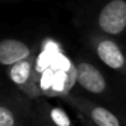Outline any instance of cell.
Returning <instances> with one entry per match:
<instances>
[{
  "mask_svg": "<svg viewBox=\"0 0 126 126\" xmlns=\"http://www.w3.org/2000/svg\"><path fill=\"white\" fill-rule=\"evenodd\" d=\"M76 82L92 95H105L109 92V84L101 71L93 63L78 59L74 64Z\"/></svg>",
  "mask_w": 126,
  "mask_h": 126,
  "instance_id": "3",
  "label": "cell"
},
{
  "mask_svg": "<svg viewBox=\"0 0 126 126\" xmlns=\"http://www.w3.org/2000/svg\"><path fill=\"white\" fill-rule=\"evenodd\" d=\"M96 58L109 69L126 76V49L106 36H98L92 43Z\"/></svg>",
  "mask_w": 126,
  "mask_h": 126,
  "instance_id": "2",
  "label": "cell"
},
{
  "mask_svg": "<svg viewBox=\"0 0 126 126\" xmlns=\"http://www.w3.org/2000/svg\"><path fill=\"white\" fill-rule=\"evenodd\" d=\"M41 116L43 126H74L72 119L64 109L61 106H52L47 103H43L41 108Z\"/></svg>",
  "mask_w": 126,
  "mask_h": 126,
  "instance_id": "7",
  "label": "cell"
},
{
  "mask_svg": "<svg viewBox=\"0 0 126 126\" xmlns=\"http://www.w3.org/2000/svg\"><path fill=\"white\" fill-rule=\"evenodd\" d=\"M31 48L25 42L16 38H4L0 41V64L11 67L16 63L31 58Z\"/></svg>",
  "mask_w": 126,
  "mask_h": 126,
  "instance_id": "5",
  "label": "cell"
},
{
  "mask_svg": "<svg viewBox=\"0 0 126 126\" xmlns=\"http://www.w3.org/2000/svg\"><path fill=\"white\" fill-rule=\"evenodd\" d=\"M124 122H125V125H126V120H124Z\"/></svg>",
  "mask_w": 126,
  "mask_h": 126,
  "instance_id": "11",
  "label": "cell"
},
{
  "mask_svg": "<svg viewBox=\"0 0 126 126\" xmlns=\"http://www.w3.org/2000/svg\"><path fill=\"white\" fill-rule=\"evenodd\" d=\"M78 117L80 119V121L83 122V125H84V126H94V125H92V124H90V122L84 117V116H82V115H79V114H78Z\"/></svg>",
  "mask_w": 126,
  "mask_h": 126,
  "instance_id": "9",
  "label": "cell"
},
{
  "mask_svg": "<svg viewBox=\"0 0 126 126\" xmlns=\"http://www.w3.org/2000/svg\"><path fill=\"white\" fill-rule=\"evenodd\" d=\"M36 126H43V125H42V124H41V122H40V125H38V124H37V125H36Z\"/></svg>",
  "mask_w": 126,
  "mask_h": 126,
  "instance_id": "10",
  "label": "cell"
},
{
  "mask_svg": "<svg viewBox=\"0 0 126 126\" xmlns=\"http://www.w3.org/2000/svg\"><path fill=\"white\" fill-rule=\"evenodd\" d=\"M64 100L94 126H126L121 117L95 101L78 95H67Z\"/></svg>",
  "mask_w": 126,
  "mask_h": 126,
  "instance_id": "1",
  "label": "cell"
},
{
  "mask_svg": "<svg viewBox=\"0 0 126 126\" xmlns=\"http://www.w3.org/2000/svg\"><path fill=\"white\" fill-rule=\"evenodd\" d=\"M33 74V59L27 58L8 68V77L10 82L21 90L27 92ZM29 93V92H27Z\"/></svg>",
  "mask_w": 126,
  "mask_h": 126,
  "instance_id": "6",
  "label": "cell"
},
{
  "mask_svg": "<svg viewBox=\"0 0 126 126\" xmlns=\"http://www.w3.org/2000/svg\"><path fill=\"white\" fill-rule=\"evenodd\" d=\"M99 29L108 36H119L126 29V1L111 0L98 16Z\"/></svg>",
  "mask_w": 126,
  "mask_h": 126,
  "instance_id": "4",
  "label": "cell"
},
{
  "mask_svg": "<svg viewBox=\"0 0 126 126\" xmlns=\"http://www.w3.org/2000/svg\"><path fill=\"white\" fill-rule=\"evenodd\" d=\"M16 125L17 121L14 110L9 105L3 103L0 105V126H16Z\"/></svg>",
  "mask_w": 126,
  "mask_h": 126,
  "instance_id": "8",
  "label": "cell"
}]
</instances>
